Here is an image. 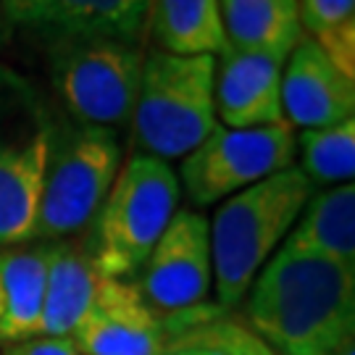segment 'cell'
<instances>
[{
  "mask_svg": "<svg viewBox=\"0 0 355 355\" xmlns=\"http://www.w3.org/2000/svg\"><path fill=\"white\" fill-rule=\"evenodd\" d=\"M297 13L305 37L355 79V0H297Z\"/></svg>",
  "mask_w": 355,
  "mask_h": 355,
  "instance_id": "d6986e66",
  "label": "cell"
},
{
  "mask_svg": "<svg viewBox=\"0 0 355 355\" xmlns=\"http://www.w3.org/2000/svg\"><path fill=\"white\" fill-rule=\"evenodd\" d=\"M55 119L40 89L0 64V248L35 237Z\"/></svg>",
  "mask_w": 355,
  "mask_h": 355,
  "instance_id": "8992f818",
  "label": "cell"
},
{
  "mask_svg": "<svg viewBox=\"0 0 355 355\" xmlns=\"http://www.w3.org/2000/svg\"><path fill=\"white\" fill-rule=\"evenodd\" d=\"M168 337V318L158 316L129 279L101 277L92 305L71 340L85 355H158Z\"/></svg>",
  "mask_w": 355,
  "mask_h": 355,
  "instance_id": "30bf717a",
  "label": "cell"
},
{
  "mask_svg": "<svg viewBox=\"0 0 355 355\" xmlns=\"http://www.w3.org/2000/svg\"><path fill=\"white\" fill-rule=\"evenodd\" d=\"M150 0H0L11 26L37 37H108L142 45Z\"/></svg>",
  "mask_w": 355,
  "mask_h": 355,
  "instance_id": "8fae6325",
  "label": "cell"
},
{
  "mask_svg": "<svg viewBox=\"0 0 355 355\" xmlns=\"http://www.w3.org/2000/svg\"><path fill=\"white\" fill-rule=\"evenodd\" d=\"M261 355H274V353H271V350H268L266 345H263V347H261Z\"/></svg>",
  "mask_w": 355,
  "mask_h": 355,
  "instance_id": "484cf974",
  "label": "cell"
},
{
  "mask_svg": "<svg viewBox=\"0 0 355 355\" xmlns=\"http://www.w3.org/2000/svg\"><path fill=\"white\" fill-rule=\"evenodd\" d=\"M8 37H11V24L3 19V13H0V51H3V45L8 42Z\"/></svg>",
  "mask_w": 355,
  "mask_h": 355,
  "instance_id": "cb8c5ba5",
  "label": "cell"
},
{
  "mask_svg": "<svg viewBox=\"0 0 355 355\" xmlns=\"http://www.w3.org/2000/svg\"><path fill=\"white\" fill-rule=\"evenodd\" d=\"M140 274L137 287L158 316L174 318L205 308L214 287L208 218L177 211Z\"/></svg>",
  "mask_w": 355,
  "mask_h": 355,
  "instance_id": "9c48e42d",
  "label": "cell"
},
{
  "mask_svg": "<svg viewBox=\"0 0 355 355\" xmlns=\"http://www.w3.org/2000/svg\"><path fill=\"white\" fill-rule=\"evenodd\" d=\"M284 250L329 258L355 271V187L353 182L311 195L303 214L282 242Z\"/></svg>",
  "mask_w": 355,
  "mask_h": 355,
  "instance_id": "9a60e30c",
  "label": "cell"
},
{
  "mask_svg": "<svg viewBox=\"0 0 355 355\" xmlns=\"http://www.w3.org/2000/svg\"><path fill=\"white\" fill-rule=\"evenodd\" d=\"M227 45L284 58L303 37L297 0H218Z\"/></svg>",
  "mask_w": 355,
  "mask_h": 355,
  "instance_id": "e0dca14e",
  "label": "cell"
},
{
  "mask_svg": "<svg viewBox=\"0 0 355 355\" xmlns=\"http://www.w3.org/2000/svg\"><path fill=\"white\" fill-rule=\"evenodd\" d=\"M214 82L216 55L145 53L129 121L137 153L168 164L195 150L218 124Z\"/></svg>",
  "mask_w": 355,
  "mask_h": 355,
  "instance_id": "3957f363",
  "label": "cell"
},
{
  "mask_svg": "<svg viewBox=\"0 0 355 355\" xmlns=\"http://www.w3.org/2000/svg\"><path fill=\"white\" fill-rule=\"evenodd\" d=\"M284 58L224 45L216 58V119L227 129L284 124L282 111Z\"/></svg>",
  "mask_w": 355,
  "mask_h": 355,
  "instance_id": "7c38bea8",
  "label": "cell"
},
{
  "mask_svg": "<svg viewBox=\"0 0 355 355\" xmlns=\"http://www.w3.org/2000/svg\"><path fill=\"white\" fill-rule=\"evenodd\" d=\"M331 355H355V340H350V343H345L340 350H334Z\"/></svg>",
  "mask_w": 355,
  "mask_h": 355,
  "instance_id": "d4e9b609",
  "label": "cell"
},
{
  "mask_svg": "<svg viewBox=\"0 0 355 355\" xmlns=\"http://www.w3.org/2000/svg\"><path fill=\"white\" fill-rule=\"evenodd\" d=\"M187 340L190 355H261L263 343L253 329L232 318H216L214 308H200L192 313L174 316Z\"/></svg>",
  "mask_w": 355,
  "mask_h": 355,
  "instance_id": "44dd1931",
  "label": "cell"
},
{
  "mask_svg": "<svg viewBox=\"0 0 355 355\" xmlns=\"http://www.w3.org/2000/svg\"><path fill=\"white\" fill-rule=\"evenodd\" d=\"M6 355H85L71 337H32L6 347Z\"/></svg>",
  "mask_w": 355,
  "mask_h": 355,
  "instance_id": "7402d4cb",
  "label": "cell"
},
{
  "mask_svg": "<svg viewBox=\"0 0 355 355\" xmlns=\"http://www.w3.org/2000/svg\"><path fill=\"white\" fill-rule=\"evenodd\" d=\"M297 137L284 121L277 127L227 129L216 124L192 153L182 158L179 187L192 205L224 203L227 198L295 166Z\"/></svg>",
  "mask_w": 355,
  "mask_h": 355,
  "instance_id": "ba28073f",
  "label": "cell"
},
{
  "mask_svg": "<svg viewBox=\"0 0 355 355\" xmlns=\"http://www.w3.org/2000/svg\"><path fill=\"white\" fill-rule=\"evenodd\" d=\"M51 248H0V347L37 337Z\"/></svg>",
  "mask_w": 355,
  "mask_h": 355,
  "instance_id": "2e32d148",
  "label": "cell"
},
{
  "mask_svg": "<svg viewBox=\"0 0 355 355\" xmlns=\"http://www.w3.org/2000/svg\"><path fill=\"white\" fill-rule=\"evenodd\" d=\"M158 355H190V347H187V340L179 329V324L174 318H168V337H166L164 347L158 350Z\"/></svg>",
  "mask_w": 355,
  "mask_h": 355,
  "instance_id": "603a6c76",
  "label": "cell"
},
{
  "mask_svg": "<svg viewBox=\"0 0 355 355\" xmlns=\"http://www.w3.org/2000/svg\"><path fill=\"white\" fill-rule=\"evenodd\" d=\"M101 277L89 250L69 242L53 245L45 271L37 337H71L92 305Z\"/></svg>",
  "mask_w": 355,
  "mask_h": 355,
  "instance_id": "5bb4252c",
  "label": "cell"
},
{
  "mask_svg": "<svg viewBox=\"0 0 355 355\" xmlns=\"http://www.w3.org/2000/svg\"><path fill=\"white\" fill-rule=\"evenodd\" d=\"M148 35L174 55H218L227 45L218 0H150Z\"/></svg>",
  "mask_w": 355,
  "mask_h": 355,
  "instance_id": "ac0fdd59",
  "label": "cell"
},
{
  "mask_svg": "<svg viewBox=\"0 0 355 355\" xmlns=\"http://www.w3.org/2000/svg\"><path fill=\"white\" fill-rule=\"evenodd\" d=\"M303 153V171L308 182L316 184H347L355 174V119L340 121L334 127L303 129L297 137Z\"/></svg>",
  "mask_w": 355,
  "mask_h": 355,
  "instance_id": "ffe728a7",
  "label": "cell"
},
{
  "mask_svg": "<svg viewBox=\"0 0 355 355\" xmlns=\"http://www.w3.org/2000/svg\"><path fill=\"white\" fill-rule=\"evenodd\" d=\"M282 111L290 127L324 129L353 119L355 79L345 76L311 37H300L282 69Z\"/></svg>",
  "mask_w": 355,
  "mask_h": 355,
  "instance_id": "4fadbf2b",
  "label": "cell"
},
{
  "mask_svg": "<svg viewBox=\"0 0 355 355\" xmlns=\"http://www.w3.org/2000/svg\"><path fill=\"white\" fill-rule=\"evenodd\" d=\"M119 168L121 145L114 129L55 121L32 240L61 242L87 229Z\"/></svg>",
  "mask_w": 355,
  "mask_h": 355,
  "instance_id": "5b68a950",
  "label": "cell"
},
{
  "mask_svg": "<svg viewBox=\"0 0 355 355\" xmlns=\"http://www.w3.org/2000/svg\"><path fill=\"white\" fill-rule=\"evenodd\" d=\"M51 82L76 124L119 129L132 121L145 51L108 37L45 40Z\"/></svg>",
  "mask_w": 355,
  "mask_h": 355,
  "instance_id": "52a82bcc",
  "label": "cell"
},
{
  "mask_svg": "<svg viewBox=\"0 0 355 355\" xmlns=\"http://www.w3.org/2000/svg\"><path fill=\"white\" fill-rule=\"evenodd\" d=\"M248 292L250 329L274 355H331L355 340L353 268L282 248Z\"/></svg>",
  "mask_w": 355,
  "mask_h": 355,
  "instance_id": "6da1fadb",
  "label": "cell"
},
{
  "mask_svg": "<svg viewBox=\"0 0 355 355\" xmlns=\"http://www.w3.org/2000/svg\"><path fill=\"white\" fill-rule=\"evenodd\" d=\"M179 179L166 161L142 153L129 155L92 221L87 250L103 277L129 279L140 274L179 211Z\"/></svg>",
  "mask_w": 355,
  "mask_h": 355,
  "instance_id": "277c9868",
  "label": "cell"
},
{
  "mask_svg": "<svg viewBox=\"0 0 355 355\" xmlns=\"http://www.w3.org/2000/svg\"><path fill=\"white\" fill-rule=\"evenodd\" d=\"M311 195L313 184L297 166H290L218 205L208 232L214 284L224 308H234L248 295Z\"/></svg>",
  "mask_w": 355,
  "mask_h": 355,
  "instance_id": "7a4b0ae2",
  "label": "cell"
}]
</instances>
